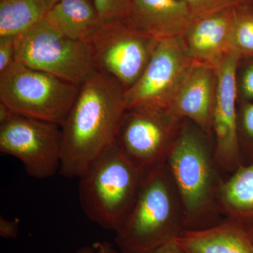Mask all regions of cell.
Here are the masks:
<instances>
[{
  "label": "cell",
  "mask_w": 253,
  "mask_h": 253,
  "mask_svg": "<svg viewBox=\"0 0 253 253\" xmlns=\"http://www.w3.org/2000/svg\"><path fill=\"white\" fill-rule=\"evenodd\" d=\"M125 92L117 80L101 71L80 86L77 98L61 126V175L79 178L116 141L126 111Z\"/></svg>",
  "instance_id": "1"
},
{
  "label": "cell",
  "mask_w": 253,
  "mask_h": 253,
  "mask_svg": "<svg viewBox=\"0 0 253 253\" xmlns=\"http://www.w3.org/2000/svg\"><path fill=\"white\" fill-rule=\"evenodd\" d=\"M166 166L180 197L185 231L207 229L224 220L221 193L226 178L204 131L184 120Z\"/></svg>",
  "instance_id": "2"
},
{
  "label": "cell",
  "mask_w": 253,
  "mask_h": 253,
  "mask_svg": "<svg viewBox=\"0 0 253 253\" xmlns=\"http://www.w3.org/2000/svg\"><path fill=\"white\" fill-rule=\"evenodd\" d=\"M184 231V210L167 166L146 172L135 202L116 233L120 251L149 253Z\"/></svg>",
  "instance_id": "3"
},
{
  "label": "cell",
  "mask_w": 253,
  "mask_h": 253,
  "mask_svg": "<svg viewBox=\"0 0 253 253\" xmlns=\"http://www.w3.org/2000/svg\"><path fill=\"white\" fill-rule=\"evenodd\" d=\"M145 173L115 141L79 177L80 204L86 217L117 232L135 202Z\"/></svg>",
  "instance_id": "4"
},
{
  "label": "cell",
  "mask_w": 253,
  "mask_h": 253,
  "mask_svg": "<svg viewBox=\"0 0 253 253\" xmlns=\"http://www.w3.org/2000/svg\"><path fill=\"white\" fill-rule=\"evenodd\" d=\"M80 86L14 61L0 73V102L16 114L61 126Z\"/></svg>",
  "instance_id": "5"
},
{
  "label": "cell",
  "mask_w": 253,
  "mask_h": 253,
  "mask_svg": "<svg viewBox=\"0 0 253 253\" xmlns=\"http://www.w3.org/2000/svg\"><path fill=\"white\" fill-rule=\"evenodd\" d=\"M14 41L15 61L76 85L98 71L88 43L63 36L44 18Z\"/></svg>",
  "instance_id": "6"
},
{
  "label": "cell",
  "mask_w": 253,
  "mask_h": 253,
  "mask_svg": "<svg viewBox=\"0 0 253 253\" xmlns=\"http://www.w3.org/2000/svg\"><path fill=\"white\" fill-rule=\"evenodd\" d=\"M158 42L126 19L104 23L88 44L97 71L112 76L126 90L144 73Z\"/></svg>",
  "instance_id": "7"
},
{
  "label": "cell",
  "mask_w": 253,
  "mask_h": 253,
  "mask_svg": "<svg viewBox=\"0 0 253 253\" xmlns=\"http://www.w3.org/2000/svg\"><path fill=\"white\" fill-rule=\"evenodd\" d=\"M0 151L19 160L32 177H52L61 168V126L15 113L0 125Z\"/></svg>",
  "instance_id": "8"
},
{
  "label": "cell",
  "mask_w": 253,
  "mask_h": 253,
  "mask_svg": "<svg viewBox=\"0 0 253 253\" xmlns=\"http://www.w3.org/2000/svg\"><path fill=\"white\" fill-rule=\"evenodd\" d=\"M183 121L168 110H126L116 144L136 167L152 170L166 166Z\"/></svg>",
  "instance_id": "9"
},
{
  "label": "cell",
  "mask_w": 253,
  "mask_h": 253,
  "mask_svg": "<svg viewBox=\"0 0 253 253\" xmlns=\"http://www.w3.org/2000/svg\"><path fill=\"white\" fill-rule=\"evenodd\" d=\"M193 64L182 37L160 40L144 73L125 92L126 110H168Z\"/></svg>",
  "instance_id": "10"
},
{
  "label": "cell",
  "mask_w": 253,
  "mask_h": 253,
  "mask_svg": "<svg viewBox=\"0 0 253 253\" xmlns=\"http://www.w3.org/2000/svg\"><path fill=\"white\" fill-rule=\"evenodd\" d=\"M240 61L239 56L231 52L215 67L211 141L216 161L226 179L244 166L238 134L237 71Z\"/></svg>",
  "instance_id": "11"
},
{
  "label": "cell",
  "mask_w": 253,
  "mask_h": 253,
  "mask_svg": "<svg viewBox=\"0 0 253 253\" xmlns=\"http://www.w3.org/2000/svg\"><path fill=\"white\" fill-rule=\"evenodd\" d=\"M215 85V68L194 62L168 109L179 120H188L194 123L207 134L211 140Z\"/></svg>",
  "instance_id": "12"
},
{
  "label": "cell",
  "mask_w": 253,
  "mask_h": 253,
  "mask_svg": "<svg viewBox=\"0 0 253 253\" xmlns=\"http://www.w3.org/2000/svg\"><path fill=\"white\" fill-rule=\"evenodd\" d=\"M234 6L195 18L181 36L188 54L194 62L215 68L231 52L230 36Z\"/></svg>",
  "instance_id": "13"
},
{
  "label": "cell",
  "mask_w": 253,
  "mask_h": 253,
  "mask_svg": "<svg viewBox=\"0 0 253 253\" xmlns=\"http://www.w3.org/2000/svg\"><path fill=\"white\" fill-rule=\"evenodd\" d=\"M126 20L160 41L182 36L194 16L181 0H134Z\"/></svg>",
  "instance_id": "14"
},
{
  "label": "cell",
  "mask_w": 253,
  "mask_h": 253,
  "mask_svg": "<svg viewBox=\"0 0 253 253\" xmlns=\"http://www.w3.org/2000/svg\"><path fill=\"white\" fill-rule=\"evenodd\" d=\"M175 241L186 253H253L252 233L226 219L207 229L184 231Z\"/></svg>",
  "instance_id": "15"
},
{
  "label": "cell",
  "mask_w": 253,
  "mask_h": 253,
  "mask_svg": "<svg viewBox=\"0 0 253 253\" xmlns=\"http://www.w3.org/2000/svg\"><path fill=\"white\" fill-rule=\"evenodd\" d=\"M44 19L63 36L86 43L104 24L92 0H61L48 10Z\"/></svg>",
  "instance_id": "16"
},
{
  "label": "cell",
  "mask_w": 253,
  "mask_h": 253,
  "mask_svg": "<svg viewBox=\"0 0 253 253\" xmlns=\"http://www.w3.org/2000/svg\"><path fill=\"white\" fill-rule=\"evenodd\" d=\"M224 219L253 234V163L241 166L224 181L221 193Z\"/></svg>",
  "instance_id": "17"
},
{
  "label": "cell",
  "mask_w": 253,
  "mask_h": 253,
  "mask_svg": "<svg viewBox=\"0 0 253 253\" xmlns=\"http://www.w3.org/2000/svg\"><path fill=\"white\" fill-rule=\"evenodd\" d=\"M44 0H0V37L16 38L45 17Z\"/></svg>",
  "instance_id": "18"
},
{
  "label": "cell",
  "mask_w": 253,
  "mask_h": 253,
  "mask_svg": "<svg viewBox=\"0 0 253 253\" xmlns=\"http://www.w3.org/2000/svg\"><path fill=\"white\" fill-rule=\"evenodd\" d=\"M230 46L241 60L253 57V4L234 6Z\"/></svg>",
  "instance_id": "19"
},
{
  "label": "cell",
  "mask_w": 253,
  "mask_h": 253,
  "mask_svg": "<svg viewBox=\"0 0 253 253\" xmlns=\"http://www.w3.org/2000/svg\"><path fill=\"white\" fill-rule=\"evenodd\" d=\"M238 134L243 164L253 163V101L238 103Z\"/></svg>",
  "instance_id": "20"
},
{
  "label": "cell",
  "mask_w": 253,
  "mask_h": 253,
  "mask_svg": "<svg viewBox=\"0 0 253 253\" xmlns=\"http://www.w3.org/2000/svg\"><path fill=\"white\" fill-rule=\"evenodd\" d=\"M104 23L126 20L134 0H92Z\"/></svg>",
  "instance_id": "21"
},
{
  "label": "cell",
  "mask_w": 253,
  "mask_h": 253,
  "mask_svg": "<svg viewBox=\"0 0 253 253\" xmlns=\"http://www.w3.org/2000/svg\"><path fill=\"white\" fill-rule=\"evenodd\" d=\"M237 85L239 101H253V57L240 61Z\"/></svg>",
  "instance_id": "22"
},
{
  "label": "cell",
  "mask_w": 253,
  "mask_h": 253,
  "mask_svg": "<svg viewBox=\"0 0 253 253\" xmlns=\"http://www.w3.org/2000/svg\"><path fill=\"white\" fill-rule=\"evenodd\" d=\"M192 13L194 19L239 4V0H181Z\"/></svg>",
  "instance_id": "23"
},
{
  "label": "cell",
  "mask_w": 253,
  "mask_h": 253,
  "mask_svg": "<svg viewBox=\"0 0 253 253\" xmlns=\"http://www.w3.org/2000/svg\"><path fill=\"white\" fill-rule=\"evenodd\" d=\"M15 61V41L13 37H0V73Z\"/></svg>",
  "instance_id": "24"
},
{
  "label": "cell",
  "mask_w": 253,
  "mask_h": 253,
  "mask_svg": "<svg viewBox=\"0 0 253 253\" xmlns=\"http://www.w3.org/2000/svg\"><path fill=\"white\" fill-rule=\"evenodd\" d=\"M19 219H7L0 217V236L6 239H16L19 232Z\"/></svg>",
  "instance_id": "25"
},
{
  "label": "cell",
  "mask_w": 253,
  "mask_h": 253,
  "mask_svg": "<svg viewBox=\"0 0 253 253\" xmlns=\"http://www.w3.org/2000/svg\"><path fill=\"white\" fill-rule=\"evenodd\" d=\"M75 253H123L108 242H96L77 250Z\"/></svg>",
  "instance_id": "26"
},
{
  "label": "cell",
  "mask_w": 253,
  "mask_h": 253,
  "mask_svg": "<svg viewBox=\"0 0 253 253\" xmlns=\"http://www.w3.org/2000/svg\"><path fill=\"white\" fill-rule=\"evenodd\" d=\"M149 253H186L180 246L176 244L175 240L159 246Z\"/></svg>",
  "instance_id": "27"
},
{
  "label": "cell",
  "mask_w": 253,
  "mask_h": 253,
  "mask_svg": "<svg viewBox=\"0 0 253 253\" xmlns=\"http://www.w3.org/2000/svg\"><path fill=\"white\" fill-rule=\"evenodd\" d=\"M15 113L3 103L0 102V125L9 121Z\"/></svg>",
  "instance_id": "28"
},
{
  "label": "cell",
  "mask_w": 253,
  "mask_h": 253,
  "mask_svg": "<svg viewBox=\"0 0 253 253\" xmlns=\"http://www.w3.org/2000/svg\"><path fill=\"white\" fill-rule=\"evenodd\" d=\"M45 1L46 5H47L48 8L49 9L50 8L52 7L53 6H54L56 3L59 2L61 0H44Z\"/></svg>",
  "instance_id": "29"
},
{
  "label": "cell",
  "mask_w": 253,
  "mask_h": 253,
  "mask_svg": "<svg viewBox=\"0 0 253 253\" xmlns=\"http://www.w3.org/2000/svg\"><path fill=\"white\" fill-rule=\"evenodd\" d=\"M239 4H253V0H239Z\"/></svg>",
  "instance_id": "30"
},
{
  "label": "cell",
  "mask_w": 253,
  "mask_h": 253,
  "mask_svg": "<svg viewBox=\"0 0 253 253\" xmlns=\"http://www.w3.org/2000/svg\"><path fill=\"white\" fill-rule=\"evenodd\" d=\"M252 234H253V233H252Z\"/></svg>",
  "instance_id": "31"
}]
</instances>
